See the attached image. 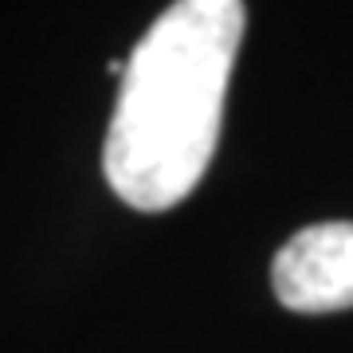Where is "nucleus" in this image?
Wrapping results in <instances>:
<instances>
[{"instance_id": "obj_1", "label": "nucleus", "mask_w": 353, "mask_h": 353, "mask_svg": "<svg viewBox=\"0 0 353 353\" xmlns=\"http://www.w3.org/2000/svg\"><path fill=\"white\" fill-rule=\"evenodd\" d=\"M243 0H173L130 51L102 169L118 201L165 212L208 173L243 39Z\"/></svg>"}, {"instance_id": "obj_2", "label": "nucleus", "mask_w": 353, "mask_h": 353, "mask_svg": "<svg viewBox=\"0 0 353 353\" xmlns=\"http://www.w3.org/2000/svg\"><path fill=\"white\" fill-rule=\"evenodd\" d=\"M271 290L294 314H334L353 306V220L306 224L279 248Z\"/></svg>"}]
</instances>
